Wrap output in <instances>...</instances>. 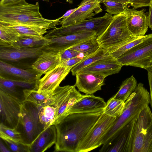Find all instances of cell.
I'll list each match as a JSON object with an SVG mask.
<instances>
[{"label":"cell","mask_w":152,"mask_h":152,"mask_svg":"<svg viewBox=\"0 0 152 152\" xmlns=\"http://www.w3.org/2000/svg\"><path fill=\"white\" fill-rule=\"evenodd\" d=\"M21 80L6 78L0 76V90L10 95L21 103L25 101L23 91L19 89Z\"/></svg>","instance_id":"cell-24"},{"label":"cell","mask_w":152,"mask_h":152,"mask_svg":"<svg viewBox=\"0 0 152 152\" xmlns=\"http://www.w3.org/2000/svg\"><path fill=\"white\" fill-rule=\"evenodd\" d=\"M66 1L68 2L70 4H72L73 3V0H65ZM42 1H45L47 2H48L49 1V0H42Z\"/></svg>","instance_id":"cell-46"},{"label":"cell","mask_w":152,"mask_h":152,"mask_svg":"<svg viewBox=\"0 0 152 152\" xmlns=\"http://www.w3.org/2000/svg\"><path fill=\"white\" fill-rule=\"evenodd\" d=\"M100 4L99 0H83L75 11L61 20L60 25L67 26L93 18L102 11Z\"/></svg>","instance_id":"cell-14"},{"label":"cell","mask_w":152,"mask_h":152,"mask_svg":"<svg viewBox=\"0 0 152 152\" xmlns=\"http://www.w3.org/2000/svg\"><path fill=\"white\" fill-rule=\"evenodd\" d=\"M148 78L150 89L151 104L152 109V71H148Z\"/></svg>","instance_id":"cell-41"},{"label":"cell","mask_w":152,"mask_h":152,"mask_svg":"<svg viewBox=\"0 0 152 152\" xmlns=\"http://www.w3.org/2000/svg\"><path fill=\"white\" fill-rule=\"evenodd\" d=\"M20 36L14 28L0 23V47L19 48L16 43Z\"/></svg>","instance_id":"cell-26"},{"label":"cell","mask_w":152,"mask_h":152,"mask_svg":"<svg viewBox=\"0 0 152 152\" xmlns=\"http://www.w3.org/2000/svg\"><path fill=\"white\" fill-rule=\"evenodd\" d=\"M22 103L0 90V123L8 127L16 128Z\"/></svg>","instance_id":"cell-11"},{"label":"cell","mask_w":152,"mask_h":152,"mask_svg":"<svg viewBox=\"0 0 152 152\" xmlns=\"http://www.w3.org/2000/svg\"><path fill=\"white\" fill-rule=\"evenodd\" d=\"M38 2L35 4L25 0H14L0 4V23L45 28H54L60 24L62 17L55 19L44 18L39 11Z\"/></svg>","instance_id":"cell-2"},{"label":"cell","mask_w":152,"mask_h":152,"mask_svg":"<svg viewBox=\"0 0 152 152\" xmlns=\"http://www.w3.org/2000/svg\"><path fill=\"white\" fill-rule=\"evenodd\" d=\"M97 36L92 37L69 48L79 52L85 56L91 55L96 52L101 47L97 40Z\"/></svg>","instance_id":"cell-31"},{"label":"cell","mask_w":152,"mask_h":152,"mask_svg":"<svg viewBox=\"0 0 152 152\" xmlns=\"http://www.w3.org/2000/svg\"><path fill=\"white\" fill-rule=\"evenodd\" d=\"M106 105L104 99L92 95H85L75 102L69 110V115L74 113H102Z\"/></svg>","instance_id":"cell-18"},{"label":"cell","mask_w":152,"mask_h":152,"mask_svg":"<svg viewBox=\"0 0 152 152\" xmlns=\"http://www.w3.org/2000/svg\"><path fill=\"white\" fill-rule=\"evenodd\" d=\"M124 102L113 97L106 103L103 113L110 117L116 118L121 114L124 108Z\"/></svg>","instance_id":"cell-33"},{"label":"cell","mask_w":152,"mask_h":152,"mask_svg":"<svg viewBox=\"0 0 152 152\" xmlns=\"http://www.w3.org/2000/svg\"><path fill=\"white\" fill-rule=\"evenodd\" d=\"M104 0H99L100 2ZM114 1L117 2L121 3L123 4H126L127 5L128 2L130 0H109Z\"/></svg>","instance_id":"cell-45"},{"label":"cell","mask_w":152,"mask_h":152,"mask_svg":"<svg viewBox=\"0 0 152 152\" xmlns=\"http://www.w3.org/2000/svg\"><path fill=\"white\" fill-rule=\"evenodd\" d=\"M0 134L22 142L21 134L16 128H10L0 123Z\"/></svg>","instance_id":"cell-37"},{"label":"cell","mask_w":152,"mask_h":152,"mask_svg":"<svg viewBox=\"0 0 152 152\" xmlns=\"http://www.w3.org/2000/svg\"><path fill=\"white\" fill-rule=\"evenodd\" d=\"M149 70L152 71V64L150 67L147 71H148Z\"/></svg>","instance_id":"cell-48"},{"label":"cell","mask_w":152,"mask_h":152,"mask_svg":"<svg viewBox=\"0 0 152 152\" xmlns=\"http://www.w3.org/2000/svg\"><path fill=\"white\" fill-rule=\"evenodd\" d=\"M0 137L12 151L15 152H30V146L0 134Z\"/></svg>","instance_id":"cell-35"},{"label":"cell","mask_w":152,"mask_h":152,"mask_svg":"<svg viewBox=\"0 0 152 152\" xmlns=\"http://www.w3.org/2000/svg\"><path fill=\"white\" fill-rule=\"evenodd\" d=\"M124 103L121 114L116 118L104 136L102 145L110 140L124 126L138 117L142 111L151 104L150 94L143 84L140 83Z\"/></svg>","instance_id":"cell-3"},{"label":"cell","mask_w":152,"mask_h":152,"mask_svg":"<svg viewBox=\"0 0 152 152\" xmlns=\"http://www.w3.org/2000/svg\"><path fill=\"white\" fill-rule=\"evenodd\" d=\"M97 36L93 31H85L49 38L50 42L44 46L45 50L60 53L88 39Z\"/></svg>","instance_id":"cell-13"},{"label":"cell","mask_w":152,"mask_h":152,"mask_svg":"<svg viewBox=\"0 0 152 152\" xmlns=\"http://www.w3.org/2000/svg\"><path fill=\"white\" fill-rule=\"evenodd\" d=\"M108 55L105 49L101 47L95 53L86 56L82 61L73 67L71 70L72 75H75L77 73L84 68L105 58Z\"/></svg>","instance_id":"cell-29"},{"label":"cell","mask_w":152,"mask_h":152,"mask_svg":"<svg viewBox=\"0 0 152 152\" xmlns=\"http://www.w3.org/2000/svg\"><path fill=\"white\" fill-rule=\"evenodd\" d=\"M151 0H130L128 3L135 9L149 6Z\"/></svg>","instance_id":"cell-40"},{"label":"cell","mask_w":152,"mask_h":152,"mask_svg":"<svg viewBox=\"0 0 152 152\" xmlns=\"http://www.w3.org/2000/svg\"><path fill=\"white\" fill-rule=\"evenodd\" d=\"M77 8V7L68 10L64 15L62 16V18H63L68 17L75 11Z\"/></svg>","instance_id":"cell-44"},{"label":"cell","mask_w":152,"mask_h":152,"mask_svg":"<svg viewBox=\"0 0 152 152\" xmlns=\"http://www.w3.org/2000/svg\"><path fill=\"white\" fill-rule=\"evenodd\" d=\"M50 39L43 35L25 36L20 35L16 43L19 48H34L44 47L48 45Z\"/></svg>","instance_id":"cell-28"},{"label":"cell","mask_w":152,"mask_h":152,"mask_svg":"<svg viewBox=\"0 0 152 152\" xmlns=\"http://www.w3.org/2000/svg\"><path fill=\"white\" fill-rule=\"evenodd\" d=\"M59 53L60 63L67 60L78 56L79 55L81 54L79 52L70 48Z\"/></svg>","instance_id":"cell-38"},{"label":"cell","mask_w":152,"mask_h":152,"mask_svg":"<svg viewBox=\"0 0 152 152\" xmlns=\"http://www.w3.org/2000/svg\"><path fill=\"white\" fill-rule=\"evenodd\" d=\"M84 95H82L73 86L66 96L59 110L57 118L55 123L56 125L68 115L69 112L74 104L78 101Z\"/></svg>","instance_id":"cell-25"},{"label":"cell","mask_w":152,"mask_h":152,"mask_svg":"<svg viewBox=\"0 0 152 152\" xmlns=\"http://www.w3.org/2000/svg\"><path fill=\"white\" fill-rule=\"evenodd\" d=\"M133 37L129 32L124 13L113 16L112 20L104 31L97 38L104 49L118 45Z\"/></svg>","instance_id":"cell-7"},{"label":"cell","mask_w":152,"mask_h":152,"mask_svg":"<svg viewBox=\"0 0 152 152\" xmlns=\"http://www.w3.org/2000/svg\"><path fill=\"white\" fill-rule=\"evenodd\" d=\"M85 56L82 57L77 56L71 58L61 62L59 65L62 66L73 68L82 61Z\"/></svg>","instance_id":"cell-39"},{"label":"cell","mask_w":152,"mask_h":152,"mask_svg":"<svg viewBox=\"0 0 152 152\" xmlns=\"http://www.w3.org/2000/svg\"><path fill=\"white\" fill-rule=\"evenodd\" d=\"M126 17L127 28L134 37L145 35L149 27L148 16L145 10H137L134 8H127L123 12Z\"/></svg>","instance_id":"cell-17"},{"label":"cell","mask_w":152,"mask_h":152,"mask_svg":"<svg viewBox=\"0 0 152 152\" xmlns=\"http://www.w3.org/2000/svg\"><path fill=\"white\" fill-rule=\"evenodd\" d=\"M147 35L134 37L118 45L104 49L107 53L115 59H117L132 48L142 42Z\"/></svg>","instance_id":"cell-27"},{"label":"cell","mask_w":152,"mask_h":152,"mask_svg":"<svg viewBox=\"0 0 152 152\" xmlns=\"http://www.w3.org/2000/svg\"><path fill=\"white\" fill-rule=\"evenodd\" d=\"M106 7L105 11L112 15L123 13L128 7L127 5L109 0H104L100 2Z\"/></svg>","instance_id":"cell-36"},{"label":"cell","mask_w":152,"mask_h":152,"mask_svg":"<svg viewBox=\"0 0 152 152\" xmlns=\"http://www.w3.org/2000/svg\"><path fill=\"white\" fill-rule=\"evenodd\" d=\"M131 152H152V112L149 105L135 120Z\"/></svg>","instance_id":"cell-5"},{"label":"cell","mask_w":152,"mask_h":152,"mask_svg":"<svg viewBox=\"0 0 152 152\" xmlns=\"http://www.w3.org/2000/svg\"><path fill=\"white\" fill-rule=\"evenodd\" d=\"M102 113L70 114L55 125L57 138L54 151L76 152L79 143Z\"/></svg>","instance_id":"cell-1"},{"label":"cell","mask_w":152,"mask_h":152,"mask_svg":"<svg viewBox=\"0 0 152 152\" xmlns=\"http://www.w3.org/2000/svg\"><path fill=\"white\" fill-rule=\"evenodd\" d=\"M3 25L15 29L20 35L25 36H40L46 34L47 29L41 28L18 24H5Z\"/></svg>","instance_id":"cell-34"},{"label":"cell","mask_w":152,"mask_h":152,"mask_svg":"<svg viewBox=\"0 0 152 152\" xmlns=\"http://www.w3.org/2000/svg\"><path fill=\"white\" fill-rule=\"evenodd\" d=\"M73 86L57 87L50 98L39 110V118L44 129L54 125L60 107Z\"/></svg>","instance_id":"cell-10"},{"label":"cell","mask_w":152,"mask_h":152,"mask_svg":"<svg viewBox=\"0 0 152 152\" xmlns=\"http://www.w3.org/2000/svg\"><path fill=\"white\" fill-rule=\"evenodd\" d=\"M14 0H0V4H2L5 2Z\"/></svg>","instance_id":"cell-47"},{"label":"cell","mask_w":152,"mask_h":152,"mask_svg":"<svg viewBox=\"0 0 152 152\" xmlns=\"http://www.w3.org/2000/svg\"><path fill=\"white\" fill-rule=\"evenodd\" d=\"M72 68L58 65L39 80L36 89L42 94L51 95Z\"/></svg>","instance_id":"cell-15"},{"label":"cell","mask_w":152,"mask_h":152,"mask_svg":"<svg viewBox=\"0 0 152 152\" xmlns=\"http://www.w3.org/2000/svg\"><path fill=\"white\" fill-rule=\"evenodd\" d=\"M41 107L26 101L21 104L16 129L21 134L22 142L29 146L44 130L39 118Z\"/></svg>","instance_id":"cell-4"},{"label":"cell","mask_w":152,"mask_h":152,"mask_svg":"<svg viewBox=\"0 0 152 152\" xmlns=\"http://www.w3.org/2000/svg\"><path fill=\"white\" fill-rule=\"evenodd\" d=\"M0 150L1 152H8L11 151L7 148L1 140L0 142Z\"/></svg>","instance_id":"cell-43"},{"label":"cell","mask_w":152,"mask_h":152,"mask_svg":"<svg viewBox=\"0 0 152 152\" xmlns=\"http://www.w3.org/2000/svg\"><path fill=\"white\" fill-rule=\"evenodd\" d=\"M123 66H131L147 70L152 64V33L116 59Z\"/></svg>","instance_id":"cell-8"},{"label":"cell","mask_w":152,"mask_h":152,"mask_svg":"<svg viewBox=\"0 0 152 152\" xmlns=\"http://www.w3.org/2000/svg\"><path fill=\"white\" fill-rule=\"evenodd\" d=\"M0 72L1 74L8 75L20 80L35 83H37L42 75L32 68L25 69L18 68L1 60Z\"/></svg>","instance_id":"cell-20"},{"label":"cell","mask_w":152,"mask_h":152,"mask_svg":"<svg viewBox=\"0 0 152 152\" xmlns=\"http://www.w3.org/2000/svg\"><path fill=\"white\" fill-rule=\"evenodd\" d=\"M136 118L124 126L110 140L103 144L99 151L131 152L132 135Z\"/></svg>","instance_id":"cell-12"},{"label":"cell","mask_w":152,"mask_h":152,"mask_svg":"<svg viewBox=\"0 0 152 152\" xmlns=\"http://www.w3.org/2000/svg\"><path fill=\"white\" fill-rule=\"evenodd\" d=\"M60 53L44 50L32 65V68L42 74H45L60 63Z\"/></svg>","instance_id":"cell-23"},{"label":"cell","mask_w":152,"mask_h":152,"mask_svg":"<svg viewBox=\"0 0 152 152\" xmlns=\"http://www.w3.org/2000/svg\"><path fill=\"white\" fill-rule=\"evenodd\" d=\"M23 91L25 101L30 102L38 107H41L44 105L51 95L42 94L36 89H25L23 90Z\"/></svg>","instance_id":"cell-32"},{"label":"cell","mask_w":152,"mask_h":152,"mask_svg":"<svg viewBox=\"0 0 152 152\" xmlns=\"http://www.w3.org/2000/svg\"><path fill=\"white\" fill-rule=\"evenodd\" d=\"M149 7V10L148 15L149 27L151 29H152V0H151Z\"/></svg>","instance_id":"cell-42"},{"label":"cell","mask_w":152,"mask_h":152,"mask_svg":"<svg viewBox=\"0 0 152 152\" xmlns=\"http://www.w3.org/2000/svg\"><path fill=\"white\" fill-rule=\"evenodd\" d=\"M116 118L102 113L86 135L79 143L76 152H87L102 145L103 138Z\"/></svg>","instance_id":"cell-9"},{"label":"cell","mask_w":152,"mask_h":152,"mask_svg":"<svg viewBox=\"0 0 152 152\" xmlns=\"http://www.w3.org/2000/svg\"><path fill=\"white\" fill-rule=\"evenodd\" d=\"M76 82L74 85L79 91L86 94H93L101 90L104 85L106 77L99 73L81 70L75 75Z\"/></svg>","instance_id":"cell-16"},{"label":"cell","mask_w":152,"mask_h":152,"mask_svg":"<svg viewBox=\"0 0 152 152\" xmlns=\"http://www.w3.org/2000/svg\"><path fill=\"white\" fill-rule=\"evenodd\" d=\"M151 30H152V29Z\"/></svg>","instance_id":"cell-49"},{"label":"cell","mask_w":152,"mask_h":152,"mask_svg":"<svg viewBox=\"0 0 152 152\" xmlns=\"http://www.w3.org/2000/svg\"><path fill=\"white\" fill-rule=\"evenodd\" d=\"M44 47L19 48L0 47V59L4 61H15L37 58L44 50Z\"/></svg>","instance_id":"cell-19"},{"label":"cell","mask_w":152,"mask_h":152,"mask_svg":"<svg viewBox=\"0 0 152 152\" xmlns=\"http://www.w3.org/2000/svg\"><path fill=\"white\" fill-rule=\"evenodd\" d=\"M57 138L56 126L53 125L44 129L30 145V152H43L55 144Z\"/></svg>","instance_id":"cell-22"},{"label":"cell","mask_w":152,"mask_h":152,"mask_svg":"<svg viewBox=\"0 0 152 152\" xmlns=\"http://www.w3.org/2000/svg\"><path fill=\"white\" fill-rule=\"evenodd\" d=\"M137 85L136 79L133 75H132L123 82L118 91L113 97L125 102L134 91Z\"/></svg>","instance_id":"cell-30"},{"label":"cell","mask_w":152,"mask_h":152,"mask_svg":"<svg viewBox=\"0 0 152 152\" xmlns=\"http://www.w3.org/2000/svg\"><path fill=\"white\" fill-rule=\"evenodd\" d=\"M113 15L106 13L102 17L86 20L70 25L56 27L48 31L44 37L51 38L85 31H93L97 37L105 30L113 18Z\"/></svg>","instance_id":"cell-6"},{"label":"cell","mask_w":152,"mask_h":152,"mask_svg":"<svg viewBox=\"0 0 152 152\" xmlns=\"http://www.w3.org/2000/svg\"><path fill=\"white\" fill-rule=\"evenodd\" d=\"M123 66L117 59L108 55L82 70L99 73L106 77L119 73Z\"/></svg>","instance_id":"cell-21"}]
</instances>
